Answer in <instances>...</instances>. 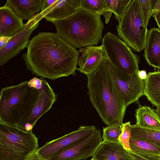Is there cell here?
<instances>
[{
    "instance_id": "cell-1",
    "label": "cell",
    "mask_w": 160,
    "mask_h": 160,
    "mask_svg": "<svg viewBox=\"0 0 160 160\" xmlns=\"http://www.w3.org/2000/svg\"><path fill=\"white\" fill-rule=\"evenodd\" d=\"M57 98L42 77L2 88L0 92V122L25 132H32L38 120L50 109Z\"/></svg>"
},
{
    "instance_id": "cell-2",
    "label": "cell",
    "mask_w": 160,
    "mask_h": 160,
    "mask_svg": "<svg viewBox=\"0 0 160 160\" xmlns=\"http://www.w3.org/2000/svg\"><path fill=\"white\" fill-rule=\"evenodd\" d=\"M22 55L26 68L52 80L75 75L79 52L57 33L39 32L29 40Z\"/></svg>"
},
{
    "instance_id": "cell-3",
    "label": "cell",
    "mask_w": 160,
    "mask_h": 160,
    "mask_svg": "<svg viewBox=\"0 0 160 160\" xmlns=\"http://www.w3.org/2000/svg\"><path fill=\"white\" fill-rule=\"evenodd\" d=\"M87 76L88 94L102 121L108 126L122 124L128 106L115 84L108 58Z\"/></svg>"
},
{
    "instance_id": "cell-4",
    "label": "cell",
    "mask_w": 160,
    "mask_h": 160,
    "mask_svg": "<svg viewBox=\"0 0 160 160\" xmlns=\"http://www.w3.org/2000/svg\"><path fill=\"white\" fill-rule=\"evenodd\" d=\"M101 15L80 8L66 18L52 23L58 36L74 48L96 46L102 38L104 29Z\"/></svg>"
},
{
    "instance_id": "cell-5",
    "label": "cell",
    "mask_w": 160,
    "mask_h": 160,
    "mask_svg": "<svg viewBox=\"0 0 160 160\" xmlns=\"http://www.w3.org/2000/svg\"><path fill=\"white\" fill-rule=\"evenodd\" d=\"M38 148L32 132L0 122V160H23Z\"/></svg>"
},
{
    "instance_id": "cell-6",
    "label": "cell",
    "mask_w": 160,
    "mask_h": 160,
    "mask_svg": "<svg viewBox=\"0 0 160 160\" xmlns=\"http://www.w3.org/2000/svg\"><path fill=\"white\" fill-rule=\"evenodd\" d=\"M147 27L139 0H132L117 26L118 35L133 51L139 52L144 49Z\"/></svg>"
},
{
    "instance_id": "cell-7",
    "label": "cell",
    "mask_w": 160,
    "mask_h": 160,
    "mask_svg": "<svg viewBox=\"0 0 160 160\" xmlns=\"http://www.w3.org/2000/svg\"><path fill=\"white\" fill-rule=\"evenodd\" d=\"M101 42L108 59L115 67L128 74L138 72V56L115 34L108 32Z\"/></svg>"
},
{
    "instance_id": "cell-8",
    "label": "cell",
    "mask_w": 160,
    "mask_h": 160,
    "mask_svg": "<svg viewBox=\"0 0 160 160\" xmlns=\"http://www.w3.org/2000/svg\"><path fill=\"white\" fill-rule=\"evenodd\" d=\"M43 18L40 12L29 19L24 27L11 37L6 46L0 50V65L3 66L27 47L32 32L38 27L39 21Z\"/></svg>"
},
{
    "instance_id": "cell-9",
    "label": "cell",
    "mask_w": 160,
    "mask_h": 160,
    "mask_svg": "<svg viewBox=\"0 0 160 160\" xmlns=\"http://www.w3.org/2000/svg\"><path fill=\"white\" fill-rule=\"evenodd\" d=\"M102 142L100 130L62 149L47 160H86L93 156Z\"/></svg>"
},
{
    "instance_id": "cell-10",
    "label": "cell",
    "mask_w": 160,
    "mask_h": 160,
    "mask_svg": "<svg viewBox=\"0 0 160 160\" xmlns=\"http://www.w3.org/2000/svg\"><path fill=\"white\" fill-rule=\"evenodd\" d=\"M110 63L115 84L128 106L144 95V80L139 77L138 73H125Z\"/></svg>"
},
{
    "instance_id": "cell-11",
    "label": "cell",
    "mask_w": 160,
    "mask_h": 160,
    "mask_svg": "<svg viewBox=\"0 0 160 160\" xmlns=\"http://www.w3.org/2000/svg\"><path fill=\"white\" fill-rule=\"evenodd\" d=\"M97 130L93 125L80 126L76 130L46 143L37 151L48 160L62 149L90 136Z\"/></svg>"
},
{
    "instance_id": "cell-12",
    "label": "cell",
    "mask_w": 160,
    "mask_h": 160,
    "mask_svg": "<svg viewBox=\"0 0 160 160\" xmlns=\"http://www.w3.org/2000/svg\"><path fill=\"white\" fill-rule=\"evenodd\" d=\"M77 68L87 76L92 73L99 67L104 58L107 57L103 46H88L80 48Z\"/></svg>"
},
{
    "instance_id": "cell-13",
    "label": "cell",
    "mask_w": 160,
    "mask_h": 160,
    "mask_svg": "<svg viewBox=\"0 0 160 160\" xmlns=\"http://www.w3.org/2000/svg\"><path fill=\"white\" fill-rule=\"evenodd\" d=\"M81 0H57L48 8L41 13L47 21L64 19L80 8Z\"/></svg>"
},
{
    "instance_id": "cell-14",
    "label": "cell",
    "mask_w": 160,
    "mask_h": 160,
    "mask_svg": "<svg viewBox=\"0 0 160 160\" xmlns=\"http://www.w3.org/2000/svg\"><path fill=\"white\" fill-rule=\"evenodd\" d=\"M22 19L6 5L0 8V37H12L24 26Z\"/></svg>"
},
{
    "instance_id": "cell-15",
    "label": "cell",
    "mask_w": 160,
    "mask_h": 160,
    "mask_svg": "<svg viewBox=\"0 0 160 160\" xmlns=\"http://www.w3.org/2000/svg\"><path fill=\"white\" fill-rule=\"evenodd\" d=\"M144 56L149 65L160 70V29L148 30L144 48Z\"/></svg>"
},
{
    "instance_id": "cell-16",
    "label": "cell",
    "mask_w": 160,
    "mask_h": 160,
    "mask_svg": "<svg viewBox=\"0 0 160 160\" xmlns=\"http://www.w3.org/2000/svg\"><path fill=\"white\" fill-rule=\"evenodd\" d=\"M92 157L97 160H131L128 151L121 143L104 141Z\"/></svg>"
},
{
    "instance_id": "cell-17",
    "label": "cell",
    "mask_w": 160,
    "mask_h": 160,
    "mask_svg": "<svg viewBox=\"0 0 160 160\" xmlns=\"http://www.w3.org/2000/svg\"><path fill=\"white\" fill-rule=\"evenodd\" d=\"M42 0H7L5 5L22 19L29 20L41 12Z\"/></svg>"
},
{
    "instance_id": "cell-18",
    "label": "cell",
    "mask_w": 160,
    "mask_h": 160,
    "mask_svg": "<svg viewBox=\"0 0 160 160\" xmlns=\"http://www.w3.org/2000/svg\"><path fill=\"white\" fill-rule=\"evenodd\" d=\"M136 125L160 131V117L156 110L149 106L140 105L135 111Z\"/></svg>"
},
{
    "instance_id": "cell-19",
    "label": "cell",
    "mask_w": 160,
    "mask_h": 160,
    "mask_svg": "<svg viewBox=\"0 0 160 160\" xmlns=\"http://www.w3.org/2000/svg\"><path fill=\"white\" fill-rule=\"evenodd\" d=\"M144 95L154 106L160 107V71L149 72L144 80Z\"/></svg>"
},
{
    "instance_id": "cell-20",
    "label": "cell",
    "mask_w": 160,
    "mask_h": 160,
    "mask_svg": "<svg viewBox=\"0 0 160 160\" xmlns=\"http://www.w3.org/2000/svg\"><path fill=\"white\" fill-rule=\"evenodd\" d=\"M132 0H106L108 10L103 15L105 18L106 23L108 22L112 13L115 19L119 22Z\"/></svg>"
},
{
    "instance_id": "cell-21",
    "label": "cell",
    "mask_w": 160,
    "mask_h": 160,
    "mask_svg": "<svg viewBox=\"0 0 160 160\" xmlns=\"http://www.w3.org/2000/svg\"><path fill=\"white\" fill-rule=\"evenodd\" d=\"M131 137L150 142L160 148V131L131 125Z\"/></svg>"
},
{
    "instance_id": "cell-22",
    "label": "cell",
    "mask_w": 160,
    "mask_h": 160,
    "mask_svg": "<svg viewBox=\"0 0 160 160\" xmlns=\"http://www.w3.org/2000/svg\"><path fill=\"white\" fill-rule=\"evenodd\" d=\"M129 145L131 150L134 152L160 155V148L149 141L130 137Z\"/></svg>"
},
{
    "instance_id": "cell-23",
    "label": "cell",
    "mask_w": 160,
    "mask_h": 160,
    "mask_svg": "<svg viewBox=\"0 0 160 160\" xmlns=\"http://www.w3.org/2000/svg\"><path fill=\"white\" fill-rule=\"evenodd\" d=\"M80 8L102 15L108 10L106 0H81Z\"/></svg>"
},
{
    "instance_id": "cell-24",
    "label": "cell",
    "mask_w": 160,
    "mask_h": 160,
    "mask_svg": "<svg viewBox=\"0 0 160 160\" xmlns=\"http://www.w3.org/2000/svg\"><path fill=\"white\" fill-rule=\"evenodd\" d=\"M122 129V124H116L103 128L102 136L103 141L120 143L119 138Z\"/></svg>"
},
{
    "instance_id": "cell-25",
    "label": "cell",
    "mask_w": 160,
    "mask_h": 160,
    "mask_svg": "<svg viewBox=\"0 0 160 160\" xmlns=\"http://www.w3.org/2000/svg\"><path fill=\"white\" fill-rule=\"evenodd\" d=\"M122 129L119 141L123 148L127 150L131 149L129 145V140L131 137V125L130 122L122 123Z\"/></svg>"
},
{
    "instance_id": "cell-26",
    "label": "cell",
    "mask_w": 160,
    "mask_h": 160,
    "mask_svg": "<svg viewBox=\"0 0 160 160\" xmlns=\"http://www.w3.org/2000/svg\"><path fill=\"white\" fill-rule=\"evenodd\" d=\"M141 12L146 27H148V22L152 16L149 0H139Z\"/></svg>"
},
{
    "instance_id": "cell-27",
    "label": "cell",
    "mask_w": 160,
    "mask_h": 160,
    "mask_svg": "<svg viewBox=\"0 0 160 160\" xmlns=\"http://www.w3.org/2000/svg\"><path fill=\"white\" fill-rule=\"evenodd\" d=\"M128 151L131 160H160V155L137 153L131 150Z\"/></svg>"
},
{
    "instance_id": "cell-28",
    "label": "cell",
    "mask_w": 160,
    "mask_h": 160,
    "mask_svg": "<svg viewBox=\"0 0 160 160\" xmlns=\"http://www.w3.org/2000/svg\"><path fill=\"white\" fill-rule=\"evenodd\" d=\"M23 160H47L42 157L37 151L27 156Z\"/></svg>"
},
{
    "instance_id": "cell-29",
    "label": "cell",
    "mask_w": 160,
    "mask_h": 160,
    "mask_svg": "<svg viewBox=\"0 0 160 160\" xmlns=\"http://www.w3.org/2000/svg\"><path fill=\"white\" fill-rule=\"evenodd\" d=\"M57 0H43L42 3L41 12H43L48 8Z\"/></svg>"
},
{
    "instance_id": "cell-30",
    "label": "cell",
    "mask_w": 160,
    "mask_h": 160,
    "mask_svg": "<svg viewBox=\"0 0 160 160\" xmlns=\"http://www.w3.org/2000/svg\"><path fill=\"white\" fill-rule=\"evenodd\" d=\"M11 37L9 36L0 37V50L3 49L6 46Z\"/></svg>"
},
{
    "instance_id": "cell-31",
    "label": "cell",
    "mask_w": 160,
    "mask_h": 160,
    "mask_svg": "<svg viewBox=\"0 0 160 160\" xmlns=\"http://www.w3.org/2000/svg\"><path fill=\"white\" fill-rule=\"evenodd\" d=\"M158 1L159 0H149L152 16Z\"/></svg>"
},
{
    "instance_id": "cell-32",
    "label": "cell",
    "mask_w": 160,
    "mask_h": 160,
    "mask_svg": "<svg viewBox=\"0 0 160 160\" xmlns=\"http://www.w3.org/2000/svg\"><path fill=\"white\" fill-rule=\"evenodd\" d=\"M152 16L155 19L158 28L160 29V11L154 14Z\"/></svg>"
},
{
    "instance_id": "cell-33",
    "label": "cell",
    "mask_w": 160,
    "mask_h": 160,
    "mask_svg": "<svg viewBox=\"0 0 160 160\" xmlns=\"http://www.w3.org/2000/svg\"><path fill=\"white\" fill-rule=\"evenodd\" d=\"M139 77L142 80H144L147 78V75L145 70H142L139 71L138 72Z\"/></svg>"
},
{
    "instance_id": "cell-34",
    "label": "cell",
    "mask_w": 160,
    "mask_h": 160,
    "mask_svg": "<svg viewBox=\"0 0 160 160\" xmlns=\"http://www.w3.org/2000/svg\"><path fill=\"white\" fill-rule=\"evenodd\" d=\"M159 11H160V0H159L157 5L153 12L152 15Z\"/></svg>"
},
{
    "instance_id": "cell-35",
    "label": "cell",
    "mask_w": 160,
    "mask_h": 160,
    "mask_svg": "<svg viewBox=\"0 0 160 160\" xmlns=\"http://www.w3.org/2000/svg\"><path fill=\"white\" fill-rule=\"evenodd\" d=\"M155 110L160 117V107H157Z\"/></svg>"
},
{
    "instance_id": "cell-36",
    "label": "cell",
    "mask_w": 160,
    "mask_h": 160,
    "mask_svg": "<svg viewBox=\"0 0 160 160\" xmlns=\"http://www.w3.org/2000/svg\"><path fill=\"white\" fill-rule=\"evenodd\" d=\"M91 160H96V159H94V158H92L91 159Z\"/></svg>"
}]
</instances>
